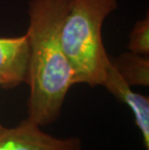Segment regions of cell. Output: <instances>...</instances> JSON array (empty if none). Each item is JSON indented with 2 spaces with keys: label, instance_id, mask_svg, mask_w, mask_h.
<instances>
[{
  "label": "cell",
  "instance_id": "cell-1",
  "mask_svg": "<svg viewBox=\"0 0 149 150\" xmlns=\"http://www.w3.org/2000/svg\"><path fill=\"white\" fill-rule=\"evenodd\" d=\"M69 0H30L26 36L29 45L26 83L27 118L40 127L60 117L74 72L63 50L60 33Z\"/></svg>",
  "mask_w": 149,
  "mask_h": 150
},
{
  "label": "cell",
  "instance_id": "cell-2",
  "mask_svg": "<svg viewBox=\"0 0 149 150\" xmlns=\"http://www.w3.org/2000/svg\"><path fill=\"white\" fill-rule=\"evenodd\" d=\"M117 6L118 0H69L60 38L76 84H103L110 58L103 43L102 27Z\"/></svg>",
  "mask_w": 149,
  "mask_h": 150
},
{
  "label": "cell",
  "instance_id": "cell-3",
  "mask_svg": "<svg viewBox=\"0 0 149 150\" xmlns=\"http://www.w3.org/2000/svg\"><path fill=\"white\" fill-rule=\"evenodd\" d=\"M0 150H83L80 138H56L26 117L17 126L0 129Z\"/></svg>",
  "mask_w": 149,
  "mask_h": 150
},
{
  "label": "cell",
  "instance_id": "cell-4",
  "mask_svg": "<svg viewBox=\"0 0 149 150\" xmlns=\"http://www.w3.org/2000/svg\"><path fill=\"white\" fill-rule=\"evenodd\" d=\"M102 86L126 105L134 114L135 123L141 134L145 150H149V98L135 92L116 71L110 60Z\"/></svg>",
  "mask_w": 149,
  "mask_h": 150
},
{
  "label": "cell",
  "instance_id": "cell-5",
  "mask_svg": "<svg viewBox=\"0 0 149 150\" xmlns=\"http://www.w3.org/2000/svg\"><path fill=\"white\" fill-rule=\"evenodd\" d=\"M29 45L26 34L0 37V87L12 89L26 82Z\"/></svg>",
  "mask_w": 149,
  "mask_h": 150
},
{
  "label": "cell",
  "instance_id": "cell-6",
  "mask_svg": "<svg viewBox=\"0 0 149 150\" xmlns=\"http://www.w3.org/2000/svg\"><path fill=\"white\" fill-rule=\"evenodd\" d=\"M112 65L122 79L130 86L149 85V58L133 52L120 54L115 59H112Z\"/></svg>",
  "mask_w": 149,
  "mask_h": 150
},
{
  "label": "cell",
  "instance_id": "cell-7",
  "mask_svg": "<svg viewBox=\"0 0 149 150\" xmlns=\"http://www.w3.org/2000/svg\"><path fill=\"white\" fill-rule=\"evenodd\" d=\"M127 47L130 52L148 55L149 54V16L135 23L129 35Z\"/></svg>",
  "mask_w": 149,
  "mask_h": 150
},
{
  "label": "cell",
  "instance_id": "cell-8",
  "mask_svg": "<svg viewBox=\"0 0 149 150\" xmlns=\"http://www.w3.org/2000/svg\"><path fill=\"white\" fill-rule=\"evenodd\" d=\"M2 127H3V126H2V124H1V123H0V129H1V128H2Z\"/></svg>",
  "mask_w": 149,
  "mask_h": 150
}]
</instances>
